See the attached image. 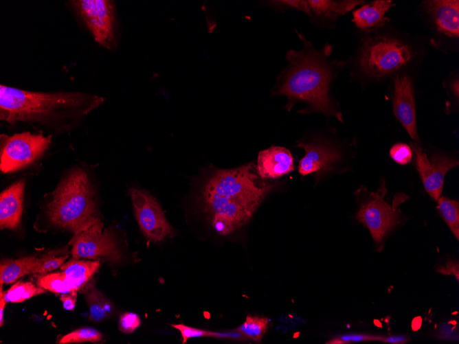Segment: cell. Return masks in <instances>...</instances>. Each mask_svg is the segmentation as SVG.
<instances>
[{"label": "cell", "mask_w": 459, "mask_h": 344, "mask_svg": "<svg viewBox=\"0 0 459 344\" xmlns=\"http://www.w3.org/2000/svg\"><path fill=\"white\" fill-rule=\"evenodd\" d=\"M104 100L80 91H31L1 84L0 119L65 133L76 128Z\"/></svg>", "instance_id": "cell-1"}, {"label": "cell", "mask_w": 459, "mask_h": 344, "mask_svg": "<svg viewBox=\"0 0 459 344\" xmlns=\"http://www.w3.org/2000/svg\"><path fill=\"white\" fill-rule=\"evenodd\" d=\"M390 156L396 163L405 165L412 161L413 152L408 144L396 143L390 148Z\"/></svg>", "instance_id": "cell-28"}, {"label": "cell", "mask_w": 459, "mask_h": 344, "mask_svg": "<svg viewBox=\"0 0 459 344\" xmlns=\"http://www.w3.org/2000/svg\"><path fill=\"white\" fill-rule=\"evenodd\" d=\"M77 298V293L62 294L60 300L63 308L67 310H72L75 308Z\"/></svg>", "instance_id": "cell-32"}, {"label": "cell", "mask_w": 459, "mask_h": 344, "mask_svg": "<svg viewBox=\"0 0 459 344\" xmlns=\"http://www.w3.org/2000/svg\"><path fill=\"white\" fill-rule=\"evenodd\" d=\"M100 266V260L87 261L73 257L60 266V271L78 290L91 279Z\"/></svg>", "instance_id": "cell-19"}, {"label": "cell", "mask_w": 459, "mask_h": 344, "mask_svg": "<svg viewBox=\"0 0 459 344\" xmlns=\"http://www.w3.org/2000/svg\"><path fill=\"white\" fill-rule=\"evenodd\" d=\"M69 257V255L56 256L53 254H45L36 258L32 273L45 274L60 267Z\"/></svg>", "instance_id": "cell-27"}, {"label": "cell", "mask_w": 459, "mask_h": 344, "mask_svg": "<svg viewBox=\"0 0 459 344\" xmlns=\"http://www.w3.org/2000/svg\"><path fill=\"white\" fill-rule=\"evenodd\" d=\"M381 341L390 343H405L410 341V339L405 336H394L381 338Z\"/></svg>", "instance_id": "cell-33"}, {"label": "cell", "mask_w": 459, "mask_h": 344, "mask_svg": "<svg viewBox=\"0 0 459 344\" xmlns=\"http://www.w3.org/2000/svg\"><path fill=\"white\" fill-rule=\"evenodd\" d=\"M382 337L365 335V334H346L340 336V338H337L332 339L327 342L326 343H348L350 342H359L365 341H372V340H380Z\"/></svg>", "instance_id": "cell-31"}, {"label": "cell", "mask_w": 459, "mask_h": 344, "mask_svg": "<svg viewBox=\"0 0 459 344\" xmlns=\"http://www.w3.org/2000/svg\"><path fill=\"white\" fill-rule=\"evenodd\" d=\"M393 112L414 143H420L416 128L414 90L411 79L406 74L394 78Z\"/></svg>", "instance_id": "cell-13"}, {"label": "cell", "mask_w": 459, "mask_h": 344, "mask_svg": "<svg viewBox=\"0 0 459 344\" xmlns=\"http://www.w3.org/2000/svg\"><path fill=\"white\" fill-rule=\"evenodd\" d=\"M45 290L32 282H18L3 292V296L6 302L21 303L34 296L43 294Z\"/></svg>", "instance_id": "cell-24"}, {"label": "cell", "mask_w": 459, "mask_h": 344, "mask_svg": "<svg viewBox=\"0 0 459 344\" xmlns=\"http://www.w3.org/2000/svg\"><path fill=\"white\" fill-rule=\"evenodd\" d=\"M395 4L390 0H376L361 6L352 12V21L361 30H367L383 26L388 21L385 13Z\"/></svg>", "instance_id": "cell-18"}, {"label": "cell", "mask_w": 459, "mask_h": 344, "mask_svg": "<svg viewBox=\"0 0 459 344\" xmlns=\"http://www.w3.org/2000/svg\"><path fill=\"white\" fill-rule=\"evenodd\" d=\"M361 188L365 195L356 218L368 229L374 242L379 244L400 223L401 211L398 206L406 200L407 195L398 193L392 204L388 203L384 199L387 188L383 179L376 192H369L363 186Z\"/></svg>", "instance_id": "cell-6"}, {"label": "cell", "mask_w": 459, "mask_h": 344, "mask_svg": "<svg viewBox=\"0 0 459 344\" xmlns=\"http://www.w3.org/2000/svg\"><path fill=\"white\" fill-rule=\"evenodd\" d=\"M269 328L267 317L247 315L245 321L236 330L247 339L260 343Z\"/></svg>", "instance_id": "cell-25"}, {"label": "cell", "mask_w": 459, "mask_h": 344, "mask_svg": "<svg viewBox=\"0 0 459 344\" xmlns=\"http://www.w3.org/2000/svg\"><path fill=\"white\" fill-rule=\"evenodd\" d=\"M0 169L3 173L22 170L38 161L49 148L52 135L25 131L1 135Z\"/></svg>", "instance_id": "cell-7"}, {"label": "cell", "mask_w": 459, "mask_h": 344, "mask_svg": "<svg viewBox=\"0 0 459 344\" xmlns=\"http://www.w3.org/2000/svg\"><path fill=\"white\" fill-rule=\"evenodd\" d=\"M256 171L261 179H277L294 170L291 152L282 146H272L258 153Z\"/></svg>", "instance_id": "cell-16"}, {"label": "cell", "mask_w": 459, "mask_h": 344, "mask_svg": "<svg viewBox=\"0 0 459 344\" xmlns=\"http://www.w3.org/2000/svg\"><path fill=\"white\" fill-rule=\"evenodd\" d=\"M436 30L443 36L459 37V1L458 0H433L424 1Z\"/></svg>", "instance_id": "cell-15"}, {"label": "cell", "mask_w": 459, "mask_h": 344, "mask_svg": "<svg viewBox=\"0 0 459 344\" xmlns=\"http://www.w3.org/2000/svg\"><path fill=\"white\" fill-rule=\"evenodd\" d=\"M102 334L92 328H82L76 330L60 338L58 343H78L84 342L96 343L102 341Z\"/></svg>", "instance_id": "cell-26"}, {"label": "cell", "mask_w": 459, "mask_h": 344, "mask_svg": "<svg viewBox=\"0 0 459 344\" xmlns=\"http://www.w3.org/2000/svg\"><path fill=\"white\" fill-rule=\"evenodd\" d=\"M438 210L443 220L456 237L459 238V203L445 196H440Z\"/></svg>", "instance_id": "cell-23"}, {"label": "cell", "mask_w": 459, "mask_h": 344, "mask_svg": "<svg viewBox=\"0 0 459 344\" xmlns=\"http://www.w3.org/2000/svg\"><path fill=\"white\" fill-rule=\"evenodd\" d=\"M25 179L14 183L0 194V228L14 230L21 220Z\"/></svg>", "instance_id": "cell-17"}, {"label": "cell", "mask_w": 459, "mask_h": 344, "mask_svg": "<svg viewBox=\"0 0 459 344\" xmlns=\"http://www.w3.org/2000/svg\"><path fill=\"white\" fill-rule=\"evenodd\" d=\"M451 88V90L453 91L454 94L458 98V79L456 80V82H455V81H454L452 82Z\"/></svg>", "instance_id": "cell-35"}, {"label": "cell", "mask_w": 459, "mask_h": 344, "mask_svg": "<svg viewBox=\"0 0 459 344\" xmlns=\"http://www.w3.org/2000/svg\"><path fill=\"white\" fill-rule=\"evenodd\" d=\"M303 42L300 51L289 50L286 59L288 65L278 76L274 95H284L288 99L285 108L291 111L298 102H305L307 109L302 113L317 112L326 117L334 116L343 122L342 115L335 106L329 94L333 78V67L336 62L328 61L326 56L332 46L326 45L317 51L311 43L298 32Z\"/></svg>", "instance_id": "cell-3"}, {"label": "cell", "mask_w": 459, "mask_h": 344, "mask_svg": "<svg viewBox=\"0 0 459 344\" xmlns=\"http://www.w3.org/2000/svg\"><path fill=\"white\" fill-rule=\"evenodd\" d=\"M413 58L410 46L393 38H366L359 57V66L366 76L380 79L403 67Z\"/></svg>", "instance_id": "cell-5"}, {"label": "cell", "mask_w": 459, "mask_h": 344, "mask_svg": "<svg viewBox=\"0 0 459 344\" xmlns=\"http://www.w3.org/2000/svg\"><path fill=\"white\" fill-rule=\"evenodd\" d=\"M102 220L87 229L73 235L69 242L71 253L74 258H87L105 260L115 264L122 259L114 233L109 229H103Z\"/></svg>", "instance_id": "cell-8"}, {"label": "cell", "mask_w": 459, "mask_h": 344, "mask_svg": "<svg viewBox=\"0 0 459 344\" xmlns=\"http://www.w3.org/2000/svg\"><path fill=\"white\" fill-rule=\"evenodd\" d=\"M297 147L305 151L298 165V172L302 176L314 174L317 181L321 176L331 171L335 164L341 160V153L333 145L322 140L300 142Z\"/></svg>", "instance_id": "cell-12"}, {"label": "cell", "mask_w": 459, "mask_h": 344, "mask_svg": "<svg viewBox=\"0 0 459 344\" xmlns=\"http://www.w3.org/2000/svg\"><path fill=\"white\" fill-rule=\"evenodd\" d=\"M85 298L89 310V318L92 321L100 322L111 315L113 311L112 303L93 286L87 289Z\"/></svg>", "instance_id": "cell-21"}, {"label": "cell", "mask_w": 459, "mask_h": 344, "mask_svg": "<svg viewBox=\"0 0 459 344\" xmlns=\"http://www.w3.org/2000/svg\"><path fill=\"white\" fill-rule=\"evenodd\" d=\"M141 324L139 317L133 312L122 314L118 323L119 330L125 334L133 333Z\"/></svg>", "instance_id": "cell-30"}, {"label": "cell", "mask_w": 459, "mask_h": 344, "mask_svg": "<svg viewBox=\"0 0 459 344\" xmlns=\"http://www.w3.org/2000/svg\"><path fill=\"white\" fill-rule=\"evenodd\" d=\"M44 210L49 226L73 234L100 220L96 188L87 170L78 166L67 172L49 194Z\"/></svg>", "instance_id": "cell-4"}, {"label": "cell", "mask_w": 459, "mask_h": 344, "mask_svg": "<svg viewBox=\"0 0 459 344\" xmlns=\"http://www.w3.org/2000/svg\"><path fill=\"white\" fill-rule=\"evenodd\" d=\"M36 256H25L16 260H4L0 264V286L14 282L18 278L32 273Z\"/></svg>", "instance_id": "cell-20"}, {"label": "cell", "mask_w": 459, "mask_h": 344, "mask_svg": "<svg viewBox=\"0 0 459 344\" xmlns=\"http://www.w3.org/2000/svg\"><path fill=\"white\" fill-rule=\"evenodd\" d=\"M411 148L423 186L430 197L437 200L441 196L446 174L458 166V161L440 154H433L429 158L419 144L414 142L411 143Z\"/></svg>", "instance_id": "cell-11"}, {"label": "cell", "mask_w": 459, "mask_h": 344, "mask_svg": "<svg viewBox=\"0 0 459 344\" xmlns=\"http://www.w3.org/2000/svg\"><path fill=\"white\" fill-rule=\"evenodd\" d=\"M0 326L3 324V311L5 306L6 301L4 299L2 286H0Z\"/></svg>", "instance_id": "cell-34"}, {"label": "cell", "mask_w": 459, "mask_h": 344, "mask_svg": "<svg viewBox=\"0 0 459 344\" xmlns=\"http://www.w3.org/2000/svg\"><path fill=\"white\" fill-rule=\"evenodd\" d=\"M36 284L38 286L56 294L74 293L78 291L61 271L40 274L37 276Z\"/></svg>", "instance_id": "cell-22"}, {"label": "cell", "mask_w": 459, "mask_h": 344, "mask_svg": "<svg viewBox=\"0 0 459 344\" xmlns=\"http://www.w3.org/2000/svg\"><path fill=\"white\" fill-rule=\"evenodd\" d=\"M71 3L96 42L107 49H113L116 47L114 1L76 0Z\"/></svg>", "instance_id": "cell-9"}, {"label": "cell", "mask_w": 459, "mask_h": 344, "mask_svg": "<svg viewBox=\"0 0 459 344\" xmlns=\"http://www.w3.org/2000/svg\"><path fill=\"white\" fill-rule=\"evenodd\" d=\"M130 194L135 218L144 236L154 242L171 236L172 229L157 200L138 188L131 189Z\"/></svg>", "instance_id": "cell-10"}, {"label": "cell", "mask_w": 459, "mask_h": 344, "mask_svg": "<svg viewBox=\"0 0 459 344\" xmlns=\"http://www.w3.org/2000/svg\"><path fill=\"white\" fill-rule=\"evenodd\" d=\"M256 170L252 163L219 170L204 184L203 209L219 235H229L245 225L274 187V185L261 183Z\"/></svg>", "instance_id": "cell-2"}, {"label": "cell", "mask_w": 459, "mask_h": 344, "mask_svg": "<svg viewBox=\"0 0 459 344\" xmlns=\"http://www.w3.org/2000/svg\"><path fill=\"white\" fill-rule=\"evenodd\" d=\"M172 328L179 330L181 333L182 343H186L187 341L191 338L208 336L214 337V332L201 330L183 323L171 324Z\"/></svg>", "instance_id": "cell-29"}, {"label": "cell", "mask_w": 459, "mask_h": 344, "mask_svg": "<svg viewBox=\"0 0 459 344\" xmlns=\"http://www.w3.org/2000/svg\"><path fill=\"white\" fill-rule=\"evenodd\" d=\"M363 3V1L358 0H284L271 1L273 5L293 8L306 13L310 17H316L332 21Z\"/></svg>", "instance_id": "cell-14"}]
</instances>
